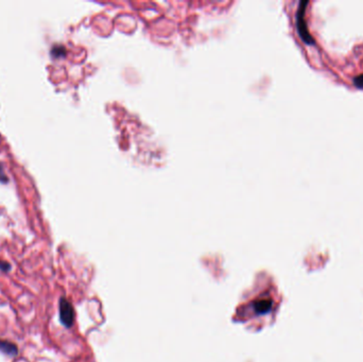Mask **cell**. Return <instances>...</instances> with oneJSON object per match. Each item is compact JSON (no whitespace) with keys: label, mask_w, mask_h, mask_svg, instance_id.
<instances>
[{"label":"cell","mask_w":363,"mask_h":362,"mask_svg":"<svg viewBox=\"0 0 363 362\" xmlns=\"http://www.w3.org/2000/svg\"><path fill=\"white\" fill-rule=\"evenodd\" d=\"M60 321L61 323L69 328L74 325L75 322V310L70 302L66 300L65 298H62L60 301Z\"/></svg>","instance_id":"obj_1"},{"label":"cell","mask_w":363,"mask_h":362,"mask_svg":"<svg viewBox=\"0 0 363 362\" xmlns=\"http://www.w3.org/2000/svg\"><path fill=\"white\" fill-rule=\"evenodd\" d=\"M273 307V301L270 298L260 299L254 303V311L258 314H265Z\"/></svg>","instance_id":"obj_2"},{"label":"cell","mask_w":363,"mask_h":362,"mask_svg":"<svg viewBox=\"0 0 363 362\" xmlns=\"http://www.w3.org/2000/svg\"><path fill=\"white\" fill-rule=\"evenodd\" d=\"M0 352L8 356L14 357L18 354V347L12 342L0 340Z\"/></svg>","instance_id":"obj_3"},{"label":"cell","mask_w":363,"mask_h":362,"mask_svg":"<svg viewBox=\"0 0 363 362\" xmlns=\"http://www.w3.org/2000/svg\"><path fill=\"white\" fill-rule=\"evenodd\" d=\"M10 269H11L10 264H8V263H6V262H2V260H0V270L5 271V272H8V271H9Z\"/></svg>","instance_id":"obj_4"},{"label":"cell","mask_w":363,"mask_h":362,"mask_svg":"<svg viewBox=\"0 0 363 362\" xmlns=\"http://www.w3.org/2000/svg\"><path fill=\"white\" fill-rule=\"evenodd\" d=\"M0 180H3V182H7V176L4 173L2 165H0Z\"/></svg>","instance_id":"obj_5"}]
</instances>
